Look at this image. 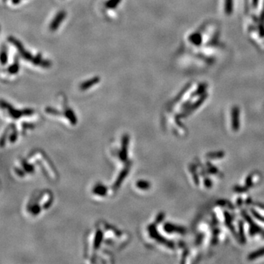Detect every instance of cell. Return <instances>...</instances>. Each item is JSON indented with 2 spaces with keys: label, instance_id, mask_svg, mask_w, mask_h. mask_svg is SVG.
<instances>
[{
  "label": "cell",
  "instance_id": "obj_1",
  "mask_svg": "<svg viewBox=\"0 0 264 264\" xmlns=\"http://www.w3.org/2000/svg\"><path fill=\"white\" fill-rule=\"evenodd\" d=\"M8 41L15 46V48L18 50V52H19V53L21 56L22 58L25 59V60L32 62V60L33 59V57H34L32 56V54H31L30 52H29L28 51H26L25 49V48H24V46H23V44L21 43V41H19V40L15 38V37H13V36L8 37Z\"/></svg>",
  "mask_w": 264,
  "mask_h": 264
},
{
  "label": "cell",
  "instance_id": "obj_2",
  "mask_svg": "<svg viewBox=\"0 0 264 264\" xmlns=\"http://www.w3.org/2000/svg\"><path fill=\"white\" fill-rule=\"evenodd\" d=\"M66 17V12L64 10H61L57 13V15H55L54 19L52 20V22H51L49 29L52 32H54L56 31L57 29L59 28V26H60L62 22L63 21V20L65 19Z\"/></svg>",
  "mask_w": 264,
  "mask_h": 264
},
{
  "label": "cell",
  "instance_id": "obj_3",
  "mask_svg": "<svg viewBox=\"0 0 264 264\" xmlns=\"http://www.w3.org/2000/svg\"><path fill=\"white\" fill-rule=\"evenodd\" d=\"M100 81L101 78H99L98 76L92 77V78L88 79V80L83 81V82L79 85V88H80L81 90H86L92 87V86L97 85Z\"/></svg>",
  "mask_w": 264,
  "mask_h": 264
},
{
  "label": "cell",
  "instance_id": "obj_4",
  "mask_svg": "<svg viewBox=\"0 0 264 264\" xmlns=\"http://www.w3.org/2000/svg\"><path fill=\"white\" fill-rule=\"evenodd\" d=\"M164 230L168 233L175 232V231H176V232H178V233H184L185 232V229L184 228L173 225V224H165Z\"/></svg>",
  "mask_w": 264,
  "mask_h": 264
},
{
  "label": "cell",
  "instance_id": "obj_5",
  "mask_svg": "<svg viewBox=\"0 0 264 264\" xmlns=\"http://www.w3.org/2000/svg\"><path fill=\"white\" fill-rule=\"evenodd\" d=\"M8 72L10 74H12V75H14V74H16L17 73H19V59H15V62L13 63L12 65H10L9 67L8 68Z\"/></svg>",
  "mask_w": 264,
  "mask_h": 264
},
{
  "label": "cell",
  "instance_id": "obj_6",
  "mask_svg": "<svg viewBox=\"0 0 264 264\" xmlns=\"http://www.w3.org/2000/svg\"><path fill=\"white\" fill-rule=\"evenodd\" d=\"M239 127V119H238V110L234 109L233 112V129L234 131H238Z\"/></svg>",
  "mask_w": 264,
  "mask_h": 264
},
{
  "label": "cell",
  "instance_id": "obj_7",
  "mask_svg": "<svg viewBox=\"0 0 264 264\" xmlns=\"http://www.w3.org/2000/svg\"><path fill=\"white\" fill-rule=\"evenodd\" d=\"M122 0H108L105 2V7L109 9L116 8Z\"/></svg>",
  "mask_w": 264,
  "mask_h": 264
},
{
  "label": "cell",
  "instance_id": "obj_8",
  "mask_svg": "<svg viewBox=\"0 0 264 264\" xmlns=\"http://www.w3.org/2000/svg\"><path fill=\"white\" fill-rule=\"evenodd\" d=\"M263 255H264V247L260 249V250L255 251V252H252V254H250V255H249L248 258L249 260H255L258 257L263 256Z\"/></svg>",
  "mask_w": 264,
  "mask_h": 264
},
{
  "label": "cell",
  "instance_id": "obj_9",
  "mask_svg": "<svg viewBox=\"0 0 264 264\" xmlns=\"http://www.w3.org/2000/svg\"><path fill=\"white\" fill-rule=\"evenodd\" d=\"M8 55L6 49L2 48V54H1V63L2 65H4L5 64L8 63Z\"/></svg>",
  "mask_w": 264,
  "mask_h": 264
},
{
  "label": "cell",
  "instance_id": "obj_10",
  "mask_svg": "<svg viewBox=\"0 0 264 264\" xmlns=\"http://www.w3.org/2000/svg\"><path fill=\"white\" fill-rule=\"evenodd\" d=\"M42 60H43V59H42V54H37L36 56L33 57L32 63L34 64L35 65H41Z\"/></svg>",
  "mask_w": 264,
  "mask_h": 264
},
{
  "label": "cell",
  "instance_id": "obj_11",
  "mask_svg": "<svg viewBox=\"0 0 264 264\" xmlns=\"http://www.w3.org/2000/svg\"><path fill=\"white\" fill-rule=\"evenodd\" d=\"M65 114L66 116H67L68 118H69V120L70 121H72L73 123H75L76 122V118H75V115L74 114V112L70 109H68L66 110L65 112Z\"/></svg>",
  "mask_w": 264,
  "mask_h": 264
},
{
  "label": "cell",
  "instance_id": "obj_12",
  "mask_svg": "<svg viewBox=\"0 0 264 264\" xmlns=\"http://www.w3.org/2000/svg\"><path fill=\"white\" fill-rule=\"evenodd\" d=\"M137 186L140 189H147L150 187V184L147 181H144V180H140L137 183Z\"/></svg>",
  "mask_w": 264,
  "mask_h": 264
},
{
  "label": "cell",
  "instance_id": "obj_13",
  "mask_svg": "<svg viewBox=\"0 0 264 264\" xmlns=\"http://www.w3.org/2000/svg\"><path fill=\"white\" fill-rule=\"evenodd\" d=\"M42 68H50L51 66H52V63H51V61L48 60V59H43L41 62V65Z\"/></svg>",
  "mask_w": 264,
  "mask_h": 264
},
{
  "label": "cell",
  "instance_id": "obj_14",
  "mask_svg": "<svg viewBox=\"0 0 264 264\" xmlns=\"http://www.w3.org/2000/svg\"><path fill=\"white\" fill-rule=\"evenodd\" d=\"M224 153H222V152H218L217 153H209L207 155V156L209 158H214L216 157L217 158H221L222 156H224Z\"/></svg>",
  "mask_w": 264,
  "mask_h": 264
},
{
  "label": "cell",
  "instance_id": "obj_15",
  "mask_svg": "<svg viewBox=\"0 0 264 264\" xmlns=\"http://www.w3.org/2000/svg\"><path fill=\"white\" fill-rule=\"evenodd\" d=\"M252 213H253V215H254L257 219L261 220V221H262V222H264V217H262L261 214H259L258 213H257L256 211H254V210H252Z\"/></svg>",
  "mask_w": 264,
  "mask_h": 264
},
{
  "label": "cell",
  "instance_id": "obj_16",
  "mask_svg": "<svg viewBox=\"0 0 264 264\" xmlns=\"http://www.w3.org/2000/svg\"><path fill=\"white\" fill-rule=\"evenodd\" d=\"M240 232H241V235H240V236H241V240L242 242H244V230H243V224H240Z\"/></svg>",
  "mask_w": 264,
  "mask_h": 264
},
{
  "label": "cell",
  "instance_id": "obj_17",
  "mask_svg": "<svg viewBox=\"0 0 264 264\" xmlns=\"http://www.w3.org/2000/svg\"><path fill=\"white\" fill-rule=\"evenodd\" d=\"M11 2L13 4H18L21 2V0H11Z\"/></svg>",
  "mask_w": 264,
  "mask_h": 264
},
{
  "label": "cell",
  "instance_id": "obj_18",
  "mask_svg": "<svg viewBox=\"0 0 264 264\" xmlns=\"http://www.w3.org/2000/svg\"><path fill=\"white\" fill-rule=\"evenodd\" d=\"M257 205H258V206L261 207V208L264 209V205H263V204H257Z\"/></svg>",
  "mask_w": 264,
  "mask_h": 264
},
{
  "label": "cell",
  "instance_id": "obj_19",
  "mask_svg": "<svg viewBox=\"0 0 264 264\" xmlns=\"http://www.w3.org/2000/svg\"><path fill=\"white\" fill-rule=\"evenodd\" d=\"M4 1H5V0H4Z\"/></svg>",
  "mask_w": 264,
  "mask_h": 264
}]
</instances>
